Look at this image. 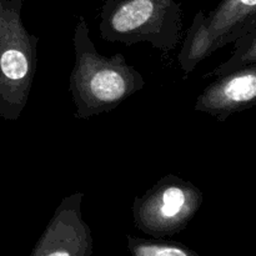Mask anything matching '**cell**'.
I'll use <instances>...</instances> for the list:
<instances>
[{
  "label": "cell",
  "mask_w": 256,
  "mask_h": 256,
  "mask_svg": "<svg viewBox=\"0 0 256 256\" xmlns=\"http://www.w3.org/2000/svg\"><path fill=\"white\" fill-rule=\"evenodd\" d=\"M235 52L229 60L220 64L204 78L222 76L229 72H236L250 64H256V29L242 35L234 42Z\"/></svg>",
  "instance_id": "obj_9"
},
{
  "label": "cell",
  "mask_w": 256,
  "mask_h": 256,
  "mask_svg": "<svg viewBox=\"0 0 256 256\" xmlns=\"http://www.w3.org/2000/svg\"><path fill=\"white\" fill-rule=\"evenodd\" d=\"M256 102V64L216 76L196 98L194 109L225 122Z\"/></svg>",
  "instance_id": "obj_6"
},
{
  "label": "cell",
  "mask_w": 256,
  "mask_h": 256,
  "mask_svg": "<svg viewBox=\"0 0 256 256\" xmlns=\"http://www.w3.org/2000/svg\"><path fill=\"white\" fill-rule=\"evenodd\" d=\"M210 54L256 29V0H222L209 14H195Z\"/></svg>",
  "instance_id": "obj_7"
},
{
  "label": "cell",
  "mask_w": 256,
  "mask_h": 256,
  "mask_svg": "<svg viewBox=\"0 0 256 256\" xmlns=\"http://www.w3.org/2000/svg\"><path fill=\"white\" fill-rule=\"evenodd\" d=\"M126 248L132 256H199L188 245L165 238L142 239L126 235Z\"/></svg>",
  "instance_id": "obj_8"
},
{
  "label": "cell",
  "mask_w": 256,
  "mask_h": 256,
  "mask_svg": "<svg viewBox=\"0 0 256 256\" xmlns=\"http://www.w3.org/2000/svg\"><path fill=\"white\" fill-rule=\"evenodd\" d=\"M82 192L62 198L32 256H90L94 250L92 232L82 215Z\"/></svg>",
  "instance_id": "obj_5"
},
{
  "label": "cell",
  "mask_w": 256,
  "mask_h": 256,
  "mask_svg": "<svg viewBox=\"0 0 256 256\" xmlns=\"http://www.w3.org/2000/svg\"><path fill=\"white\" fill-rule=\"evenodd\" d=\"M75 62L69 79V92L76 119H92L116 109L122 102L145 88L140 72L128 64L122 54L105 56L90 38L89 25L79 16L72 36Z\"/></svg>",
  "instance_id": "obj_1"
},
{
  "label": "cell",
  "mask_w": 256,
  "mask_h": 256,
  "mask_svg": "<svg viewBox=\"0 0 256 256\" xmlns=\"http://www.w3.org/2000/svg\"><path fill=\"white\" fill-rule=\"evenodd\" d=\"M182 16L178 0H106L100 10V38L128 46L149 42L169 52L180 42Z\"/></svg>",
  "instance_id": "obj_2"
},
{
  "label": "cell",
  "mask_w": 256,
  "mask_h": 256,
  "mask_svg": "<svg viewBox=\"0 0 256 256\" xmlns=\"http://www.w3.org/2000/svg\"><path fill=\"white\" fill-rule=\"evenodd\" d=\"M204 202L202 190L174 174L162 176L132 202L134 224L152 238H169L186 229Z\"/></svg>",
  "instance_id": "obj_4"
},
{
  "label": "cell",
  "mask_w": 256,
  "mask_h": 256,
  "mask_svg": "<svg viewBox=\"0 0 256 256\" xmlns=\"http://www.w3.org/2000/svg\"><path fill=\"white\" fill-rule=\"evenodd\" d=\"M22 0H0V116L16 122L38 69L39 36L22 20Z\"/></svg>",
  "instance_id": "obj_3"
}]
</instances>
